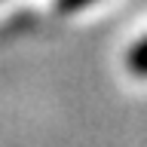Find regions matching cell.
Returning a JSON list of instances; mask_svg holds the SVG:
<instances>
[{
	"mask_svg": "<svg viewBox=\"0 0 147 147\" xmlns=\"http://www.w3.org/2000/svg\"><path fill=\"white\" fill-rule=\"evenodd\" d=\"M92 0H58V6L64 9V12H77V9H83V6H89Z\"/></svg>",
	"mask_w": 147,
	"mask_h": 147,
	"instance_id": "obj_2",
	"label": "cell"
},
{
	"mask_svg": "<svg viewBox=\"0 0 147 147\" xmlns=\"http://www.w3.org/2000/svg\"><path fill=\"white\" fill-rule=\"evenodd\" d=\"M129 67H132L138 77H147V37L132 46V52H129Z\"/></svg>",
	"mask_w": 147,
	"mask_h": 147,
	"instance_id": "obj_1",
	"label": "cell"
}]
</instances>
